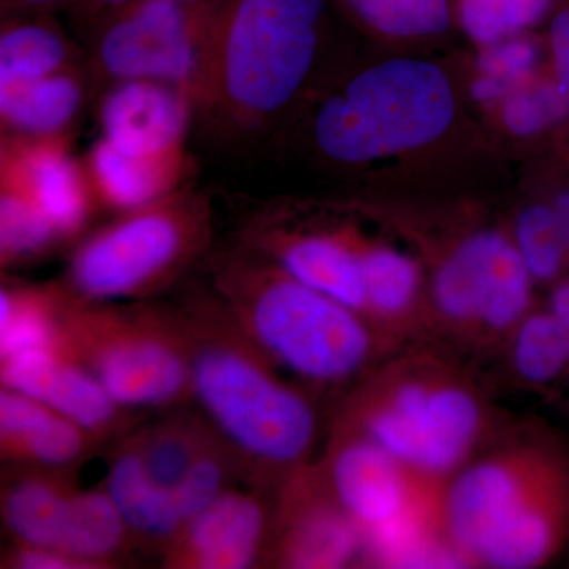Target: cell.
Here are the masks:
<instances>
[{"label": "cell", "instance_id": "3957f363", "mask_svg": "<svg viewBox=\"0 0 569 569\" xmlns=\"http://www.w3.org/2000/svg\"><path fill=\"white\" fill-rule=\"evenodd\" d=\"M176 318L189 351L192 395L213 432L252 481L283 488L309 467L317 443L309 396L276 372L219 296Z\"/></svg>", "mask_w": 569, "mask_h": 569}, {"label": "cell", "instance_id": "52a82bcc", "mask_svg": "<svg viewBox=\"0 0 569 569\" xmlns=\"http://www.w3.org/2000/svg\"><path fill=\"white\" fill-rule=\"evenodd\" d=\"M211 238V204L182 187L162 200L119 213L86 238L67 269L73 301L107 305L159 290L189 268Z\"/></svg>", "mask_w": 569, "mask_h": 569}, {"label": "cell", "instance_id": "2e32d148", "mask_svg": "<svg viewBox=\"0 0 569 569\" xmlns=\"http://www.w3.org/2000/svg\"><path fill=\"white\" fill-rule=\"evenodd\" d=\"M2 385L47 403L93 438L107 437L122 425L123 408L66 350L28 351L2 359Z\"/></svg>", "mask_w": 569, "mask_h": 569}, {"label": "cell", "instance_id": "d6986e66", "mask_svg": "<svg viewBox=\"0 0 569 569\" xmlns=\"http://www.w3.org/2000/svg\"><path fill=\"white\" fill-rule=\"evenodd\" d=\"M0 440L7 460L58 470L81 460L96 438L47 403L3 388Z\"/></svg>", "mask_w": 569, "mask_h": 569}, {"label": "cell", "instance_id": "484cf974", "mask_svg": "<svg viewBox=\"0 0 569 569\" xmlns=\"http://www.w3.org/2000/svg\"><path fill=\"white\" fill-rule=\"evenodd\" d=\"M366 31L395 40L432 39L458 20V0H332Z\"/></svg>", "mask_w": 569, "mask_h": 569}, {"label": "cell", "instance_id": "1f68e13d", "mask_svg": "<svg viewBox=\"0 0 569 569\" xmlns=\"http://www.w3.org/2000/svg\"><path fill=\"white\" fill-rule=\"evenodd\" d=\"M234 468H241L236 462L230 449L224 447L219 437L212 438L203 449L192 468L173 490L176 507L181 516L183 529L189 526L200 512L212 505L222 493L231 488Z\"/></svg>", "mask_w": 569, "mask_h": 569}, {"label": "cell", "instance_id": "7c38bea8", "mask_svg": "<svg viewBox=\"0 0 569 569\" xmlns=\"http://www.w3.org/2000/svg\"><path fill=\"white\" fill-rule=\"evenodd\" d=\"M0 186L26 194L62 241L80 234L97 209L82 160L71 153V137L2 134Z\"/></svg>", "mask_w": 569, "mask_h": 569}, {"label": "cell", "instance_id": "30bf717a", "mask_svg": "<svg viewBox=\"0 0 569 569\" xmlns=\"http://www.w3.org/2000/svg\"><path fill=\"white\" fill-rule=\"evenodd\" d=\"M209 0H129L86 32L93 92L114 82H171L192 96L208 24Z\"/></svg>", "mask_w": 569, "mask_h": 569}, {"label": "cell", "instance_id": "e0dca14e", "mask_svg": "<svg viewBox=\"0 0 569 569\" xmlns=\"http://www.w3.org/2000/svg\"><path fill=\"white\" fill-rule=\"evenodd\" d=\"M81 160L97 208L118 213L178 192L189 171L186 148L162 153H130L102 137Z\"/></svg>", "mask_w": 569, "mask_h": 569}, {"label": "cell", "instance_id": "8992f818", "mask_svg": "<svg viewBox=\"0 0 569 569\" xmlns=\"http://www.w3.org/2000/svg\"><path fill=\"white\" fill-rule=\"evenodd\" d=\"M456 114L447 71L422 59H391L353 74L318 104L317 151L337 164H365L425 148Z\"/></svg>", "mask_w": 569, "mask_h": 569}, {"label": "cell", "instance_id": "ba28073f", "mask_svg": "<svg viewBox=\"0 0 569 569\" xmlns=\"http://www.w3.org/2000/svg\"><path fill=\"white\" fill-rule=\"evenodd\" d=\"M63 350L118 406H174L192 395L190 361L176 313L73 301L62 310Z\"/></svg>", "mask_w": 569, "mask_h": 569}, {"label": "cell", "instance_id": "60d3db41", "mask_svg": "<svg viewBox=\"0 0 569 569\" xmlns=\"http://www.w3.org/2000/svg\"><path fill=\"white\" fill-rule=\"evenodd\" d=\"M181 2L193 3V2H200V0H181Z\"/></svg>", "mask_w": 569, "mask_h": 569}, {"label": "cell", "instance_id": "603a6c76", "mask_svg": "<svg viewBox=\"0 0 569 569\" xmlns=\"http://www.w3.org/2000/svg\"><path fill=\"white\" fill-rule=\"evenodd\" d=\"M73 490L50 475H29L11 482L3 493L2 512L18 545L61 550Z\"/></svg>", "mask_w": 569, "mask_h": 569}, {"label": "cell", "instance_id": "d4e9b609", "mask_svg": "<svg viewBox=\"0 0 569 569\" xmlns=\"http://www.w3.org/2000/svg\"><path fill=\"white\" fill-rule=\"evenodd\" d=\"M129 527L107 490H73L61 550L86 568L107 567L129 545Z\"/></svg>", "mask_w": 569, "mask_h": 569}, {"label": "cell", "instance_id": "7402d4cb", "mask_svg": "<svg viewBox=\"0 0 569 569\" xmlns=\"http://www.w3.org/2000/svg\"><path fill=\"white\" fill-rule=\"evenodd\" d=\"M86 63L54 14H11L0 26V86L37 80Z\"/></svg>", "mask_w": 569, "mask_h": 569}, {"label": "cell", "instance_id": "83f0119b", "mask_svg": "<svg viewBox=\"0 0 569 569\" xmlns=\"http://www.w3.org/2000/svg\"><path fill=\"white\" fill-rule=\"evenodd\" d=\"M213 437L212 427L209 429L194 419L176 418L134 437L133 443L149 477L173 493Z\"/></svg>", "mask_w": 569, "mask_h": 569}, {"label": "cell", "instance_id": "74e56055", "mask_svg": "<svg viewBox=\"0 0 569 569\" xmlns=\"http://www.w3.org/2000/svg\"><path fill=\"white\" fill-rule=\"evenodd\" d=\"M73 0H0V14H37L67 11Z\"/></svg>", "mask_w": 569, "mask_h": 569}, {"label": "cell", "instance_id": "ffe728a7", "mask_svg": "<svg viewBox=\"0 0 569 569\" xmlns=\"http://www.w3.org/2000/svg\"><path fill=\"white\" fill-rule=\"evenodd\" d=\"M366 317L389 339L402 342L430 331L422 305L421 271L413 258L391 247H362Z\"/></svg>", "mask_w": 569, "mask_h": 569}, {"label": "cell", "instance_id": "5b68a950", "mask_svg": "<svg viewBox=\"0 0 569 569\" xmlns=\"http://www.w3.org/2000/svg\"><path fill=\"white\" fill-rule=\"evenodd\" d=\"M336 427L362 433L419 478L447 486L508 426L473 378L422 346L395 351L358 381Z\"/></svg>", "mask_w": 569, "mask_h": 569}, {"label": "cell", "instance_id": "ab89813d", "mask_svg": "<svg viewBox=\"0 0 569 569\" xmlns=\"http://www.w3.org/2000/svg\"><path fill=\"white\" fill-rule=\"evenodd\" d=\"M552 208L557 213V219H559L561 230H563L565 236H567L569 244V190L568 192L561 193L557 197L556 203H553Z\"/></svg>", "mask_w": 569, "mask_h": 569}, {"label": "cell", "instance_id": "44dd1931", "mask_svg": "<svg viewBox=\"0 0 569 569\" xmlns=\"http://www.w3.org/2000/svg\"><path fill=\"white\" fill-rule=\"evenodd\" d=\"M104 490L132 538L167 553L181 537L183 523L173 493L149 477L133 440L112 460Z\"/></svg>", "mask_w": 569, "mask_h": 569}, {"label": "cell", "instance_id": "9a60e30c", "mask_svg": "<svg viewBox=\"0 0 569 569\" xmlns=\"http://www.w3.org/2000/svg\"><path fill=\"white\" fill-rule=\"evenodd\" d=\"M102 138L121 151L162 153L186 148L194 122L192 96L171 82L130 80L100 91Z\"/></svg>", "mask_w": 569, "mask_h": 569}, {"label": "cell", "instance_id": "d6a6232c", "mask_svg": "<svg viewBox=\"0 0 569 569\" xmlns=\"http://www.w3.org/2000/svg\"><path fill=\"white\" fill-rule=\"evenodd\" d=\"M486 48L478 62L473 96L479 102H496L529 80L538 52L533 43L518 37Z\"/></svg>", "mask_w": 569, "mask_h": 569}, {"label": "cell", "instance_id": "ac0fdd59", "mask_svg": "<svg viewBox=\"0 0 569 569\" xmlns=\"http://www.w3.org/2000/svg\"><path fill=\"white\" fill-rule=\"evenodd\" d=\"M93 92L88 66L0 86V129L3 137H71L82 108Z\"/></svg>", "mask_w": 569, "mask_h": 569}, {"label": "cell", "instance_id": "e575fe53", "mask_svg": "<svg viewBox=\"0 0 569 569\" xmlns=\"http://www.w3.org/2000/svg\"><path fill=\"white\" fill-rule=\"evenodd\" d=\"M550 48H552L556 82L569 104V7L560 10L550 22Z\"/></svg>", "mask_w": 569, "mask_h": 569}, {"label": "cell", "instance_id": "cb8c5ba5", "mask_svg": "<svg viewBox=\"0 0 569 569\" xmlns=\"http://www.w3.org/2000/svg\"><path fill=\"white\" fill-rule=\"evenodd\" d=\"M63 288L3 287L0 295V355L62 350Z\"/></svg>", "mask_w": 569, "mask_h": 569}, {"label": "cell", "instance_id": "4316f807", "mask_svg": "<svg viewBox=\"0 0 569 569\" xmlns=\"http://www.w3.org/2000/svg\"><path fill=\"white\" fill-rule=\"evenodd\" d=\"M509 361L529 387H552L569 377V332L552 310H531L509 337Z\"/></svg>", "mask_w": 569, "mask_h": 569}, {"label": "cell", "instance_id": "f1b7e54d", "mask_svg": "<svg viewBox=\"0 0 569 569\" xmlns=\"http://www.w3.org/2000/svg\"><path fill=\"white\" fill-rule=\"evenodd\" d=\"M62 242L50 220L26 194L0 186V260L2 268L32 260Z\"/></svg>", "mask_w": 569, "mask_h": 569}, {"label": "cell", "instance_id": "836d02e7", "mask_svg": "<svg viewBox=\"0 0 569 569\" xmlns=\"http://www.w3.org/2000/svg\"><path fill=\"white\" fill-rule=\"evenodd\" d=\"M568 102L557 82H522L503 97L501 118L518 134L537 133L563 118Z\"/></svg>", "mask_w": 569, "mask_h": 569}, {"label": "cell", "instance_id": "4fadbf2b", "mask_svg": "<svg viewBox=\"0 0 569 569\" xmlns=\"http://www.w3.org/2000/svg\"><path fill=\"white\" fill-rule=\"evenodd\" d=\"M242 244L271 258L307 287L366 317L362 247L337 231H288L258 213L247 223Z\"/></svg>", "mask_w": 569, "mask_h": 569}, {"label": "cell", "instance_id": "4dcf8cb0", "mask_svg": "<svg viewBox=\"0 0 569 569\" xmlns=\"http://www.w3.org/2000/svg\"><path fill=\"white\" fill-rule=\"evenodd\" d=\"M512 239L533 280L549 282L560 274L569 244L552 206L535 204L523 209L516 219Z\"/></svg>", "mask_w": 569, "mask_h": 569}, {"label": "cell", "instance_id": "9c48e42d", "mask_svg": "<svg viewBox=\"0 0 569 569\" xmlns=\"http://www.w3.org/2000/svg\"><path fill=\"white\" fill-rule=\"evenodd\" d=\"M531 277L515 239L477 231L438 263L429 288L432 331L459 342L507 346L531 312Z\"/></svg>", "mask_w": 569, "mask_h": 569}, {"label": "cell", "instance_id": "f35d334b", "mask_svg": "<svg viewBox=\"0 0 569 569\" xmlns=\"http://www.w3.org/2000/svg\"><path fill=\"white\" fill-rule=\"evenodd\" d=\"M549 309L552 310L553 316L559 318L569 332V282L557 284L556 290L550 296Z\"/></svg>", "mask_w": 569, "mask_h": 569}, {"label": "cell", "instance_id": "7a4b0ae2", "mask_svg": "<svg viewBox=\"0 0 569 569\" xmlns=\"http://www.w3.org/2000/svg\"><path fill=\"white\" fill-rule=\"evenodd\" d=\"M332 0H209L194 122L230 144L271 129L312 74Z\"/></svg>", "mask_w": 569, "mask_h": 569}, {"label": "cell", "instance_id": "d590c367", "mask_svg": "<svg viewBox=\"0 0 569 569\" xmlns=\"http://www.w3.org/2000/svg\"><path fill=\"white\" fill-rule=\"evenodd\" d=\"M10 567L21 569H74L86 568L81 561L56 549L18 545L10 559Z\"/></svg>", "mask_w": 569, "mask_h": 569}, {"label": "cell", "instance_id": "8fae6325", "mask_svg": "<svg viewBox=\"0 0 569 569\" xmlns=\"http://www.w3.org/2000/svg\"><path fill=\"white\" fill-rule=\"evenodd\" d=\"M268 552L283 568L335 569L362 560V531L329 492L320 468L306 467L283 486Z\"/></svg>", "mask_w": 569, "mask_h": 569}, {"label": "cell", "instance_id": "8d00e7d4", "mask_svg": "<svg viewBox=\"0 0 569 569\" xmlns=\"http://www.w3.org/2000/svg\"><path fill=\"white\" fill-rule=\"evenodd\" d=\"M129 0H73L70 3L67 13L70 14V20L73 21L74 28L86 36V32L96 24L103 14L108 11L122 6Z\"/></svg>", "mask_w": 569, "mask_h": 569}, {"label": "cell", "instance_id": "6da1fadb", "mask_svg": "<svg viewBox=\"0 0 569 569\" xmlns=\"http://www.w3.org/2000/svg\"><path fill=\"white\" fill-rule=\"evenodd\" d=\"M440 529L463 567L537 569L569 541V448L508 426L441 493Z\"/></svg>", "mask_w": 569, "mask_h": 569}, {"label": "cell", "instance_id": "5bb4252c", "mask_svg": "<svg viewBox=\"0 0 569 569\" xmlns=\"http://www.w3.org/2000/svg\"><path fill=\"white\" fill-rule=\"evenodd\" d=\"M276 519L260 492L228 489L164 553L171 568L242 569L268 552Z\"/></svg>", "mask_w": 569, "mask_h": 569}, {"label": "cell", "instance_id": "277c9868", "mask_svg": "<svg viewBox=\"0 0 569 569\" xmlns=\"http://www.w3.org/2000/svg\"><path fill=\"white\" fill-rule=\"evenodd\" d=\"M212 272L239 328L309 389L358 383L402 348L369 318L299 282L252 247L216 254Z\"/></svg>", "mask_w": 569, "mask_h": 569}, {"label": "cell", "instance_id": "f546056e", "mask_svg": "<svg viewBox=\"0 0 569 569\" xmlns=\"http://www.w3.org/2000/svg\"><path fill=\"white\" fill-rule=\"evenodd\" d=\"M550 3L552 0H458V21L471 40L490 47L538 24Z\"/></svg>", "mask_w": 569, "mask_h": 569}]
</instances>
